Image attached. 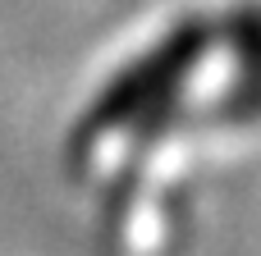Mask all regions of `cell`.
I'll return each mask as SVG.
<instances>
[{"mask_svg": "<svg viewBox=\"0 0 261 256\" xmlns=\"http://www.w3.org/2000/svg\"><path fill=\"white\" fill-rule=\"evenodd\" d=\"M202 50H206V27H202V23H179L156 50H147L138 64H128V69L92 101V110H87V119H83V128H78V142H96V137H106V133L133 124L138 115L156 110V105L184 82V73L202 60Z\"/></svg>", "mask_w": 261, "mask_h": 256, "instance_id": "6da1fadb", "label": "cell"}]
</instances>
